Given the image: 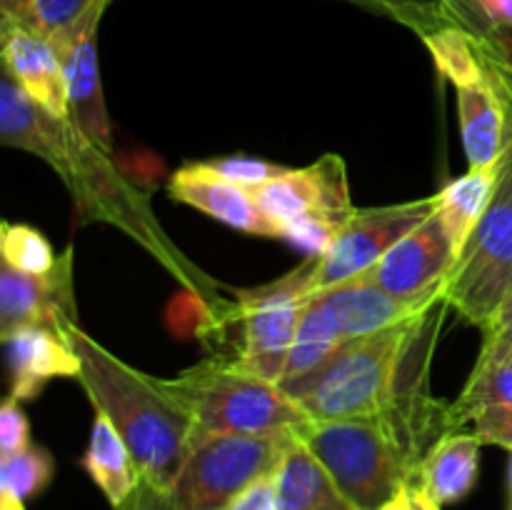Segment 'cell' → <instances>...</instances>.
Wrapping results in <instances>:
<instances>
[{
	"instance_id": "cell-39",
	"label": "cell",
	"mask_w": 512,
	"mask_h": 510,
	"mask_svg": "<svg viewBox=\"0 0 512 510\" xmlns=\"http://www.w3.org/2000/svg\"><path fill=\"white\" fill-rule=\"evenodd\" d=\"M430 510H440V508H438V505H435V503H430Z\"/></svg>"
},
{
	"instance_id": "cell-3",
	"label": "cell",
	"mask_w": 512,
	"mask_h": 510,
	"mask_svg": "<svg viewBox=\"0 0 512 510\" xmlns=\"http://www.w3.org/2000/svg\"><path fill=\"white\" fill-rule=\"evenodd\" d=\"M428 315L365 338L345 340L343 348L320 368L303 378L283 380L280 388L310 420L390 415L400 403L403 365Z\"/></svg>"
},
{
	"instance_id": "cell-20",
	"label": "cell",
	"mask_w": 512,
	"mask_h": 510,
	"mask_svg": "<svg viewBox=\"0 0 512 510\" xmlns=\"http://www.w3.org/2000/svg\"><path fill=\"white\" fill-rule=\"evenodd\" d=\"M433 10L468 30L480 68H483L485 83L495 90L500 103L505 105L512 125V23H488V20L465 13L450 0H435Z\"/></svg>"
},
{
	"instance_id": "cell-6",
	"label": "cell",
	"mask_w": 512,
	"mask_h": 510,
	"mask_svg": "<svg viewBox=\"0 0 512 510\" xmlns=\"http://www.w3.org/2000/svg\"><path fill=\"white\" fill-rule=\"evenodd\" d=\"M512 295V145L493 200L445 280V303L480 330Z\"/></svg>"
},
{
	"instance_id": "cell-24",
	"label": "cell",
	"mask_w": 512,
	"mask_h": 510,
	"mask_svg": "<svg viewBox=\"0 0 512 510\" xmlns=\"http://www.w3.org/2000/svg\"><path fill=\"white\" fill-rule=\"evenodd\" d=\"M512 405V358L485 370H473L460 398L445 410V433L463 430L478 413Z\"/></svg>"
},
{
	"instance_id": "cell-12",
	"label": "cell",
	"mask_w": 512,
	"mask_h": 510,
	"mask_svg": "<svg viewBox=\"0 0 512 510\" xmlns=\"http://www.w3.org/2000/svg\"><path fill=\"white\" fill-rule=\"evenodd\" d=\"M460 250L435 210L428 220L410 230L375 268H370L375 283L398 298H420L445 285L455 268Z\"/></svg>"
},
{
	"instance_id": "cell-38",
	"label": "cell",
	"mask_w": 512,
	"mask_h": 510,
	"mask_svg": "<svg viewBox=\"0 0 512 510\" xmlns=\"http://www.w3.org/2000/svg\"><path fill=\"white\" fill-rule=\"evenodd\" d=\"M378 3H383V5H385V8H388V10H390V13H393V10H395L393 0H378Z\"/></svg>"
},
{
	"instance_id": "cell-13",
	"label": "cell",
	"mask_w": 512,
	"mask_h": 510,
	"mask_svg": "<svg viewBox=\"0 0 512 510\" xmlns=\"http://www.w3.org/2000/svg\"><path fill=\"white\" fill-rule=\"evenodd\" d=\"M70 250L48 275L20 273L13 265H0V335L25 325H48L65 335L75 320Z\"/></svg>"
},
{
	"instance_id": "cell-30",
	"label": "cell",
	"mask_w": 512,
	"mask_h": 510,
	"mask_svg": "<svg viewBox=\"0 0 512 510\" xmlns=\"http://www.w3.org/2000/svg\"><path fill=\"white\" fill-rule=\"evenodd\" d=\"M30 445V425L25 418L20 400L5 398L0 408V455H10Z\"/></svg>"
},
{
	"instance_id": "cell-16",
	"label": "cell",
	"mask_w": 512,
	"mask_h": 510,
	"mask_svg": "<svg viewBox=\"0 0 512 510\" xmlns=\"http://www.w3.org/2000/svg\"><path fill=\"white\" fill-rule=\"evenodd\" d=\"M8 355L10 398L30 400L53 378H78V355L65 335L48 325H25L0 335Z\"/></svg>"
},
{
	"instance_id": "cell-17",
	"label": "cell",
	"mask_w": 512,
	"mask_h": 510,
	"mask_svg": "<svg viewBox=\"0 0 512 510\" xmlns=\"http://www.w3.org/2000/svg\"><path fill=\"white\" fill-rule=\"evenodd\" d=\"M480 448L483 443L475 433L465 430L443 433L425 450L418 465L415 488L438 508L463 500L478 483Z\"/></svg>"
},
{
	"instance_id": "cell-36",
	"label": "cell",
	"mask_w": 512,
	"mask_h": 510,
	"mask_svg": "<svg viewBox=\"0 0 512 510\" xmlns=\"http://www.w3.org/2000/svg\"><path fill=\"white\" fill-rule=\"evenodd\" d=\"M0 510H25V500L15 498L8 490H0Z\"/></svg>"
},
{
	"instance_id": "cell-21",
	"label": "cell",
	"mask_w": 512,
	"mask_h": 510,
	"mask_svg": "<svg viewBox=\"0 0 512 510\" xmlns=\"http://www.w3.org/2000/svg\"><path fill=\"white\" fill-rule=\"evenodd\" d=\"M280 510H353L323 465L303 443H295L275 473Z\"/></svg>"
},
{
	"instance_id": "cell-11",
	"label": "cell",
	"mask_w": 512,
	"mask_h": 510,
	"mask_svg": "<svg viewBox=\"0 0 512 510\" xmlns=\"http://www.w3.org/2000/svg\"><path fill=\"white\" fill-rule=\"evenodd\" d=\"M313 295L328 310L338 333L345 340H355L428 315L435 305L445 300V285L435 293L420 295V298H398V295L380 288L373 273L365 270L355 278L330 285V288L318 290Z\"/></svg>"
},
{
	"instance_id": "cell-31",
	"label": "cell",
	"mask_w": 512,
	"mask_h": 510,
	"mask_svg": "<svg viewBox=\"0 0 512 510\" xmlns=\"http://www.w3.org/2000/svg\"><path fill=\"white\" fill-rule=\"evenodd\" d=\"M470 425H473V433L478 435L480 443L500 445L512 453V405L483 410L470 420Z\"/></svg>"
},
{
	"instance_id": "cell-25",
	"label": "cell",
	"mask_w": 512,
	"mask_h": 510,
	"mask_svg": "<svg viewBox=\"0 0 512 510\" xmlns=\"http://www.w3.org/2000/svg\"><path fill=\"white\" fill-rule=\"evenodd\" d=\"M53 473V455L40 445L30 443L28 448L0 455V490H8L20 500L33 498L48 488Z\"/></svg>"
},
{
	"instance_id": "cell-8",
	"label": "cell",
	"mask_w": 512,
	"mask_h": 510,
	"mask_svg": "<svg viewBox=\"0 0 512 510\" xmlns=\"http://www.w3.org/2000/svg\"><path fill=\"white\" fill-rule=\"evenodd\" d=\"M308 280L310 258H305V263L293 273L240 295V318H243L245 335L238 363L245 370L280 385L288 368L303 305L310 295Z\"/></svg>"
},
{
	"instance_id": "cell-2",
	"label": "cell",
	"mask_w": 512,
	"mask_h": 510,
	"mask_svg": "<svg viewBox=\"0 0 512 510\" xmlns=\"http://www.w3.org/2000/svg\"><path fill=\"white\" fill-rule=\"evenodd\" d=\"M300 443L325 468L353 510H380L415 485L420 438L395 415L353 420H305Z\"/></svg>"
},
{
	"instance_id": "cell-35",
	"label": "cell",
	"mask_w": 512,
	"mask_h": 510,
	"mask_svg": "<svg viewBox=\"0 0 512 510\" xmlns=\"http://www.w3.org/2000/svg\"><path fill=\"white\" fill-rule=\"evenodd\" d=\"M380 510H430V500L425 498L415 485H408V488L400 490L398 498L390 500V503Z\"/></svg>"
},
{
	"instance_id": "cell-7",
	"label": "cell",
	"mask_w": 512,
	"mask_h": 510,
	"mask_svg": "<svg viewBox=\"0 0 512 510\" xmlns=\"http://www.w3.org/2000/svg\"><path fill=\"white\" fill-rule=\"evenodd\" d=\"M435 210H438V195L383 205V208H355L353 218L343 225L333 245L323 255L310 258V295L375 268L410 230L418 228Z\"/></svg>"
},
{
	"instance_id": "cell-37",
	"label": "cell",
	"mask_w": 512,
	"mask_h": 510,
	"mask_svg": "<svg viewBox=\"0 0 512 510\" xmlns=\"http://www.w3.org/2000/svg\"><path fill=\"white\" fill-rule=\"evenodd\" d=\"M508 485H510V508H512V455H510V468H508Z\"/></svg>"
},
{
	"instance_id": "cell-33",
	"label": "cell",
	"mask_w": 512,
	"mask_h": 510,
	"mask_svg": "<svg viewBox=\"0 0 512 510\" xmlns=\"http://www.w3.org/2000/svg\"><path fill=\"white\" fill-rule=\"evenodd\" d=\"M450 3L488 23H512V0H450Z\"/></svg>"
},
{
	"instance_id": "cell-5",
	"label": "cell",
	"mask_w": 512,
	"mask_h": 510,
	"mask_svg": "<svg viewBox=\"0 0 512 510\" xmlns=\"http://www.w3.org/2000/svg\"><path fill=\"white\" fill-rule=\"evenodd\" d=\"M295 443V428L258 435H208L195 440L183 470L168 490L170 508L225 510L250 485L278 473Z\"/></svg>"
},
{
	"instance_id": "cell-19",
	"label": "cell",
	"mask_w": 512,
	"mask_h": 510,
	"mask_svg": "<svg viewBox=\"0 0 512 510\" xmlns=\"http://www.w3.org/2000/svg\"><path fill=\"white\" fill-rule=\"evenodd\" d=\"M83 468L113 508H118L123 500H128L130 493L143 480L138 463H135L123 435L100 413H95L93 428H90L88 450L83 455Z\"/></svg>"
},
{
	"instance_id": "cell-4",
	"label": "cell",
	"mask_w": 512,
	"mask_h": 510,
	"mask_svg": "<svg viewBox=\"0 0 512 510\" xmlns=\"http://www.w3.org/2000/svg\"><path fill=\"white\" fill-rule=\"evenodd\" d=\"M168 385L193 415L195 440L230 433H275L310 420L278 383L250 373L238 360H210L170 378Z\"/></svg>"
},
{
	"instance_id": "cell-9",
	"label": "cell",
	"mask_w": 512,
	"mask_h": 510,
	"mask_svg": "<svg viewBox=\"0 0 512 510\" xmlns=\"http://www.w3.org/2000/svg\"><path fill=\"white\" fill-rule=\"evenodd\" d=\"M113 0H98L70 28L53 35L68 90V120L90 145L113 158L110 120L98 73V30L105 10Z\"/></svg>"
},
{
	"instance_id": "cell-22",
	"label": "cell",
	"mask_w": 512,
	"mask_h": 510,
	"mask_svg": "<svg viewBox=\"0 0 512 510\" xmlns=\"http://www.w3.org/2000/svg\"><path fill=\"white\" fill-rule=\"evenodd\" d=\"M500 165L483 170H468V175L453 180L438 193V213L443 215L450 235H453L458 250L468 243L473 230L478 228L480 218L493 200L495 183H498Z\"/></svg>"
},
{
	"instance_id": "cell-15",
	"label": "cell",
	"mask_w": 512,
	"mask_h": 510,
	"mask_svg": "<svg viewBox=\"0 0 512 510\" xmlns=\"http://www.w3.org/2000/svg\"><path fill=\"white\" fill-rule=\"evenodd\" d=\"M168 193L178 203L190 205L230 228L250 235H263V238H280L278 228L260 210L253 190L230 183L205 163H193L175 170L168 183Z\"/></svg>"
},
{
	"instance_id": "cell-28",
	"label": "cell",
	"mask_w": 512,
	"mask_h": 510,
	"mask_svg": "<svg viewBox=\"0 0 512 510\" xmlns=\"http://www.w3.org/2000/svg\"><path fill=\"white\" fill-rule=\"evenodd\" d=\"M512 358V295L495 310L493 318L483 328V345H480L478 360L473 370L493 368Z\"/></svg>"
},
{
	"instance_id": "cell-1",
	"label": "cell",
	"mask_w": 512,
	"mask_h": 510,
	"mask_svg": "<svg viewBox=\"0 0 512 510\" xmlns=\"http://www.w3.org/2000/svg\"><path fill=\"white\" fill-rule=\"evenodd\" d=\"M65 338L78 355V383L128 443L145 483L170 490L195 443V423L168 380L145 375L115 358L78 323Z\"/></svg>"
},
{
	"instance_id": "cell-10",
	"label": "cell",
	"mask_w": 512,
	"mask_h": 510,
	"mask_svg": "<svg viewBox=\"0 0 512 510\" xmlns=\"http://www.w3.org/2000/svg\"><path fill=\"white\" fill-rule=\"evenodd\" d=\"M260 210L283 235L285 225L300 218H330L348 223L355 208L350 203L348 170L340 155H323L308 168L288 170L280 178L253 190Z\"/></svg>"
},
{
	"instance_id": "cell-34",
	"label": "cell",
	"mask_w": 512,
	"mask_h": 510,
	"mask_svg": "<svg viewBox=\"0 0 512 510\" xmlns=\"http://www.w3.org/2000/svg\"><path fill=\"white\" fill-rule=\"evenodd\" d=\"M113 510H173V508H170L168 490H160L155 488V485L140 480V485L130 493V498L123 500V503Z\"/></svg>"
},
{
	"instance_id": "cell-18",
	"label": "cell",
	"mask_w": 512,
	"mask_h": 510,
	"mask_svg": "<svg viewBox=\"0 0 512 510\" xmlns=\"http://www.w3.org/2000/svg\"><path fill=\"white\" fill-rule=\"evenodd\" d=\"M455 90H458L460 133H463L470 170L495 168L503 163L512 145L508 110L488 83Z\"/></svg>"
},
{
	"instance_id": "cell-26",
	"label": "cell",
	"mask_w": 512,
	"mask_h": 510,
	"mask_svg": "<svg viewBox=\"0 0 512 510\" xmlns=\"http://www.w3.org/2000/svg\"><path fill=\"white\" fill-rule=\"evenodd\" d=\"M0 253H3V263L30 275H48L60 263L48 238L40 230L23 223H3V228H0Z\"/></svg>"
},
{
	"instance_id": "cell-27",
	"label": "cell",
	"mask_w": 512,
	"mask_h": 510,
	"mask_svg": "<svg viewBox=\"0 0 512 510\" xmlns=\"http://www.w3.org/2000/svg\"><path fill=\"white\" fill-rule=\"evenodd\" d=\"M205 165L218 175H223L225 180H230V183L248 190L260 188V185L270 183V180L280 178L290 170L285 165L270 163V160L263 158H248V155H225V158L205 160Z\"/></svg>"
},
{
	"instance_id": "cell-14",
	"label": "cell",
	"mask_w": 512,
	"mask_h": 510,
	"mask_svg": "<svg viewBox=\"0 0 512 510\" xmlns=\"http://www.w3.org/2000/svg\"><path fill=\"white\" fill-rule=\"evenodd\" d=\"M0 53L8 73L30 100L53 118H68V90L53 40L35 25L0 18Z\"/></svg>"
},
{
	"instance_id": "cell-29",
	"label": "cell",
	"mask_w": 512,
	"mask_h": 510,
	"mask_svg": "<svg viewBox=\"0 0 512 510\" xmlns=\"http://www.w3.org/2000/svg\"><path fill=\"white\" fill-rule=\"evenodd\" d=\"M98 0H33L35 25L43 30L48 38L63 33L65 28L75 23L83 13H88Z\"/></svg>"
},
{
	"instance_id": "cell-23",
	"label": "cell",
	"mask_w": 512,
	"mask_h": 510,
	"mask_svg": "<svg viewBox=\"0 0 512 510\" xmlns=\"http://www.w3.org/2000/svg\"><path fill=\"white\" fill-rule=\"evenodd\" d=\"M345 338L338 333L335 323L330 320L328 310L323 308L315 295H308L303 305V315H300L298 333H295L293 348H290L288 368H285L283 380L303 378V375L313 373L315 368L333 358L340 348H343ZM280 380V383H283Z\"/></svg>"
},
{
	"instance_id": "cell-40",
	"label": "cell",
	"mask_w": 512,
	"mask_h": 510,
	"mask_svg": "<svg viewBox=\"0 0 512 510\" xmlns=\"http://www.w3.org/2000/svg\"><path fill=\"white\" fill-rule=\"evenodd\" d=\"M510 510H512V508H510Z\"/></svg>"
},
{
	"instance_id": "cell-32",
	"label": "cell",
	"mask_w": 512,
	"mask_h": 510,
	"mask_svg": "<svg viewBox=\"0 0 512 510\" xmlns=\"http://www.w3.org/2000/svg\"><path fill=\"white\" fill-rule=\"evenodd\" d=\"M225 510H280L278 488H275V475L258 480L248 490L238 495Z\"/></svg>"
}]
</instances>
